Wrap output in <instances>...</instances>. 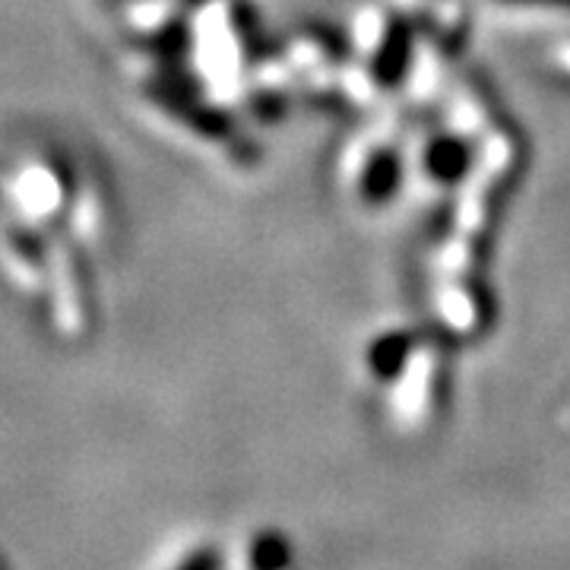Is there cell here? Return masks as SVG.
<instances>
[{"label":"cell","mask_w":570,"mask_h":570,"mask_svg":"<svg viewBox=\"0 0 570 570\" xmlns=\"http://www.w3.org/2000/svg\"><path fill=\"white\" fill-rule=\"evenodd\" d=\"M184 570H219V558H213V554H200V558H194V561H190Z\"/></svg>","instance_id":"cell-2"},{"label":"cell","mask_w":570,"mask_h":570,"mask_svg":"<svg viewBox=\"0 0 570 570\" xmlns=\"http://www.w3.org/2000/svg\"><path fill=\"white\" fill-rule=\"evenodd\" d=\"M250 568L254 570H288L292 568V546L276 532H264L254 551H250Z\"/></svg>","instance_id":"cell-1"}]
</instances>
